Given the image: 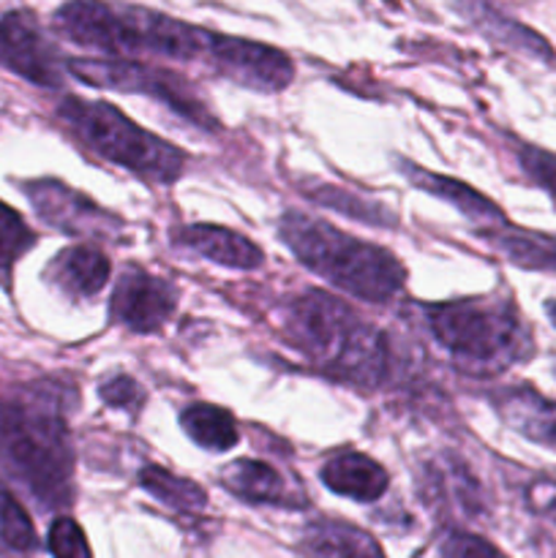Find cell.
<instances>
[{"mask_svg":"<svg viewBox=\"0 0 556 558\" xmlns=\"http://www.w3.org/2000/svg\"><path fill=\"white\" fill-rule=\"evenodd\" d=\"M65 387L36 381L0 396V472L25 488L44 510L71 505V450Z\"/></svg>","mask_w":556,"mask_h":558,"instance_id":"1","label":"cell"},{"mask_svg":"<svg viewBox=\"0 0 556 558\" xmlns=\"http://www.w3.org/2000/svg\"><path fill=\"white\" fill-rule=\"evenodd\" d=\"M283 341L309 363L354 387H379L390 379L387 336L352 305L319 289H305L278 308Z\"/></svg>","mask_w":556,"mask_h":558,"instance_id":"2","label":"cell"},{"mask_svg":"<svg viewBox=\"0 0 556 558\" xmlns=\"http://www.w3.org/2000/svg\"><path fill=\"white\" fill-rule=\"evenodd\" d=\"M60 36L112 58L202 60L210 65L221 33L161 11L109 0H69L52 16Z\"/></svg>","mask_w":556,"mask_h":558,"instance_id":"3","label":"cell"},{"mask_svg":"<svg viewBox=\"0 0 556 558\" xmlns=\"http://www.w3.org/2000/svg\"><path fill=\"white\" fill-rule=\"evenodd\" d=\"M278 234L305 270L365 303H385L407 283V267L390 251L352 238L322 218L289 210L278 221Z\"/></svg>","mask_w":556,"mask_h":558,"instance_id":"4","label":"cell"},{"mask_svg":"<svg viewBox=\"0 0 556 558\" xmlns=\"http://www.w3.org/2000/svg\"><path fill=\"white\" fill-rule=\"evenodd\" d=\"M425 316L452 365L474 379H494L534 354L532 330L512 300H452L428 305Z\"/></svg>","mask_w":556,"mask_h":558,"instance_id":"5","label":"cell"},{"mask_svg":"<svg viewBox=\"0 0 556 558\" xmlns=\"http://www.w3.org/2000/svg\"><path fill=\"white\" fill-rule=\"evenodd\" d=\"M58 120L85 150L129 169L147 183L169 185L183 174V153L172 142L136 125L112 104L65 96L58 104Z\"/></svg>","mask_w":556,"mask_h":558,"instance_id":"6","label":"cell"},{"mask_svg":"<svg viewBox=\"0 0 556 558\" xmlns=\"http://www.w3.org/2000/svg\"><path fill=\"white\" fill-rule=\"evenodd\" d=\"M69 74L96 87L125 93H145L156 101L167 104L185 120L200 129H216L218 120L200 98V93L189 85V80L172 74L158 65L136 63L125 58H69Z\"/></svg>","mask_w":556,"mask_h":558,"instance_id":"7","label":"cell"},{"mask_svg":"<svg viewBox=\"0 0 556 558\" xmlns=\"http://www.w3.org/2000/svg\"><path fill=\"white\" fill-rule=\"evenodd\" d=\"M0 65L38 87H60L69 71V60L31 11L0 16Z\"/></svg>","mask_w":556,"mask_h":558,"instance_id":"8","label":"cell"},{"mask_svg":"<svg viewBox=\"0 0 556 558\" xmlns=\"http://www.w3.org/2000/svg\"><path fill=\"white\" fill-rule=\"evenodd\" d=\"M22 191L47 227L71 234V238H118V232L123 229V221L118 216L98 207L90 196L69 189L60 180H27L22 183Z\"/></svg>","mask_w":556,"mask_h":558,"instance_id":"9","label":"cell"},{"mask_svg":"<svg viewBox=\"0 0 556 558\" xmlns=\"http://www.w3.org/2000/svg\"><path fill=\"white\" fill-rule=\"evenodd\" d=\"M178 308V289L140 267H125L109 300V319L131 332H156Z\"/></svg>","mask_w":556,"mask_h":558,"instance_id":"10","label":"cell"},{"mask_svg":"<svg viewBox=\"0 0 556 558\" xmlns=\"http://www.w3.org/2000/svg\"><path fill=\"white\" fill-rule=\"evenodd\" d=\"M210 69L218 76H227L238 85L262 93L283 90L294 76V65L287 52L267 47V44L249 41V38L223 36V33L213 52Z\"/></svg>","mask_w":556,"mask_h":558,"instance_id":"11","label":"cell"},{"mask_svg":"<svg viewBox=\"0 0 556 558\" xmlns=\"http://www.w3.org/2000/svg\"><path fill=\"white\" fill-rule=\"evenodd\" d=\"M109 272L112 265L104 251L93 243H80L52 256V262L44 267V281L69 300H90L107 287Z\"/></svg>","mask_w":556,"mask_h":558,"instance_id":"12","label":"cell"},{"mask_svg":"<svg viewBox=\"0 0 556 558\" xmlns=\"http://www.w3.org/2000/svg\"><path fill=\"white\" fill-rule=\"evenodd\" d=\"M496 414L523 439L556 450V401L532 387H507L491 396Z\"/></svg>","mask_w":556,"mask_h":558,"instance_id":"13","label":"cell"},{"mask_svg":"<svg viewBox=\"0 0 556 558\" xmlns=\"http://www.w3.org/2000/svg\"><path fill=\"white\" fill-rule=\"evenodd\" d=\"M401 172L409 183L423 189L425 194H434L436 199L456 207L463 218H469V221L478 227V234L488 232V229L499 227V223L507 221V218L501 216L499 207H496L488 196H483L480 191H474L472 185L461 183V180L445 178V174H436L431 172V169H420L418 163H409V161H401Z\"/></svg>","mask_w":556,"mask_h":558,"instance_id":"14","label":"cell"},{"mask_svg":"<svg viewBox=\"0 0 556 558\" xmlns=\"http://www.w3.org/2000/svg\"><path fill=\"white\" fill-rule=\"evenodd\" d=\"M174 243L194 251L202 259L216 262L221 267H232V270H256L265 262L259 245L251 243L240 232L216 227V223H194V227L178 229Z\"/></svg>","mask_w":556,"mask_h":558,"instance_id":"15","label":"cell"},{"mask_svg":"<svg viewBox=\"0 0 556 558\" xmlns=\"http://www.w3.org/2000/svg\"><path fill=\"white\" fill-rule=\"evenodd\" d=\"M322 483L338 496H347L354 501H376L385 496L390 477L374 458L363 452H338L322 466Z\"/></svg>","mask_w":556,"mask_h":558,"instance_id":"16","label":"cell"},{"mask_svg":"<svg viewBox=\"0 0 556 558\" xmlns=\"http://www.w3.org/2000/svg\"><path fill=\"white\" fill-rule=\"evenodd\" d=\"M221 483L229 494L238 499L249 501V505H276V507H298L303 499L292 494L278 474L265 461H251V458H240V461L229 463L221 472Z\"/></svg>","mask_w":556,"mask_h":558,"instance_id":"17","label":"cell"},{"mask_svg":"<svg viewBox=\"0 0 556 558\" xmlns=\"http://www.w3.org/2000/svg\"><path fill=\"white\" fill-rule=\"evenodd\" d=\"M300 550L305 558H385L371 534L333 518L309 523L300 537Z\"/></svg>","mask_w":556,"mask_h":558,"instance_id":"18","label":"cell"},{"mask_svg":"<svg viewBox=\"0 0 556 558\" xmlns=\"http://www.w3.org/2000/svg\"><path fill=\"white\" fill-rule=\"evenodd\" d=\"M480 238L488 240L505 259L512 265L523 267V270H540V272H556V238L543 232H527V229H516L510 223H499V227L480 232Z\"/></svg>","mask_w":556,"mask_h":558,"instance_id":"19","label":"cell"},{"mask_svg":"<svg viewBox=\"0 0 556 558\" xmlns=\"http://www.w3.org/2000/svg\"><path fill=\"white\" fill-rule=\"evenodd\" d=\"M423 494L428 505L452 507V510H461L467 515H474L480 510L478 483L467 472V466H461L456 458H447L442 463L434 461L425 466Z\"/></svg>","mask_w":556,"mask_h":558,"instance_id":"20","label":"cell"},{"mask_svg":"<svg viewBox=\"0 0 556 558\" xmlns=\"http://www.w3.org/2000/svg\"><path fill=\"white\" fill-rule=\"evenodd\" d=\"M461 11L474 22V25H480V31L488 33L494 41L507 44V47L518 49V52L534 54V58H551V54H554L548 44H545L537 33L527 31V27L518 25V22L507 20L505 14H499V11L491 3H485V0H461Z\"/></svg>","mask_w":556,"mask_h":558,"instance_id":"21","label":"cell"},{"mask_svg":"<svg viewBox=\"0 0 556 558\" xmlns=\"http://www.w3.org/2000/svg\"><path fill=\"white\" fill-rule=\"evenodd\" d=\"M180 425L196 447L210 452H227L238 445V423L232 414L213 403H191L180 414Z\"/></svg>","mask_w":556,"mask_h":558,"instance_id":"22","label":"cell"},{"mask_svg":"<svg viewBox=\"0 0 556 558\" xmlns=\"http://www.w3.org/2000/svg\"><path fill=\"white\" fill-rule=\"evenodd\" d=\"M140 485L153 496V499L161 501L169 510L183 512V515H196V512L205 510L207 505V494L194 483V480L178 477V474L167 472V469L161 466L142 469Z\"/></svg>","mask_w":556,"mask_h":558,"instance_id":"23","label":"cell"},{"mask_svg":"<svg viewBox=\"0 0 556 558\" xmlns=\"http://www.w3.org/2000/svg\"><path fill=\"white\" fill-rule=\"evenodd\" d=\"M311 202L322 207H330V210L343 213V216L354 218V221L371 223V227H387V223H396V216H392L387 207H382L379 202L363 199V196L352 194V191L333 189V185H316V189L303 191Z\"/></svg>","mask_w":556,"mask_h":558,"instance_id":"24","label":"cell"},{"mask_svg":"<svg viewBox=\"0 0 556 558\" xmlns=\"http://www.w3.org/2000/svg\"><path fill=\"white\" fill-rule=\"evenodd\" d=\"M36 232L27 227L25 218L11 210L5 202H0V283L5 289L11 287L16 262L36 245Z\"/></svg>","mask_w":556,"mask_h":558,"instance_id":"25","label":"cell"},{"mask_svg":"<svg viewBox=\"0 0 556 558\" xmlns=\"http://www.w3.org/2000/svg\"><path fill=\"white\" fill-rule=\"evenodd\" d=\"M36 545L38 537L31 515L16 501V496L0 483V550H9V554H33Z\"/></svg>","mask_w":556,"mask_h":558,"instance_id":"26","label":"cell"},{"mask_svg":"<svg viewBox=\"0 0 556 558\" xmlns=\"http://www.w3.org/2000/svg\"><path fill=\"white\" fill-rule=\"evenodd\" d=\"M47 548L55 558H93L85 532L74 518H55L47 534Z\"/></svg>","mask_w":556,"mask_h":558,"instance_id":"27","label":"cell"},{"mask_svg":"<svg viewBox=\"0 0 556 558\" xmlns=\"http://www.w3.org/2000/svg\"><path fill=\"white\" fill-rule=\"evenodd\" d=\"M442 558H507L499 548L488 543V539L478 537V534L461 532L452 529L442 539Z\"/></svg>","mask_w":556,"mask_h":558,"instance_id":"28","label":"cell"},{"mask_svg":"<svg viewBox=\"0 0 556 558\" xmlns=\"http://www.w3.org/2000/svg\"><path fill=\"white\" fill-rule=\"evenodd\" d=\"M518 161H521L523 172L540 185V189L548 191L551 196L556 199V156L554 153L543 150V147H521L518 153Z\"/></svg>","mask_w":556,"mask_h":558,"instance_id":"29","label":"cell"},{"mask_svg":"<svg viewBox=\"0 0 556 558\" xmlns=\"http://www.w3.org/2000/svg\"><path fill=\"white\" fill-rule=\"evenodd\" d=\"M101 401L114 409H140L145 403V392L131 376H112L101 385Z\"/></svg>","mask_w":556,"mask_h":558,"instance_id":"30","label":"cell"},{"mask_svg":"<svg viewBox=\"0 0 556 558\" xmlns=\"http://www.w3.org/2000/svg\"><path fill=\"white\" fill-rule=\"evenodd\" d=\"M529 507L540 515H556V483H548V480H540L529 488L527 494Z\"/></svg>","mask_w":556,"mask_h":558,"instance_id":"31","label":"cell"},{"mask_svg":"<svg viewBox=\"0 0 556 558\" xmlns=\"http://www.w3.org/2000/svg\"><path fill=\"white\" fill-rule=\"evenodd\" d=\"M545 311H548V314H551V319H554V325H556V300H554V303H548V305H545Z\"/></svg>","mask_w":556,"mask_h":558,"instance_id":"32","label":"cell"}]
</instances>
